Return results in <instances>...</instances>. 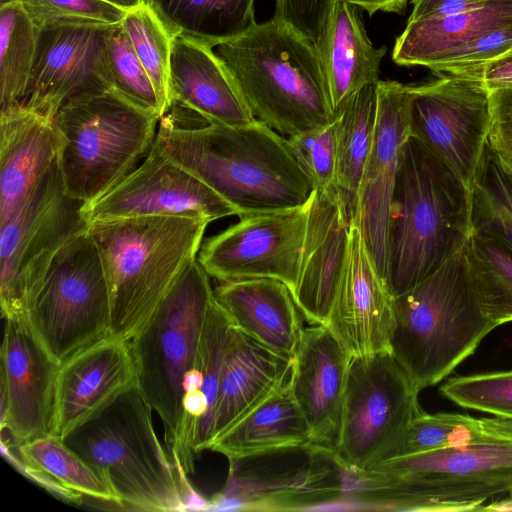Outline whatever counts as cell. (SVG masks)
Instances as JSON below:
<instances>
[{"label":"cell","mask_w":512,"mask_h":512,"mask_svg":"<svg viewBox=\"0 0 512 512\" xmlns=\"http://www.w3.org/2000/svg\"><path fill=\"white\" fill-rule=\"evenodd\" d=\"M170 104L159 120L154 144L199 178L237 211L238 217L275 212L309 202L314 185L287 138L263 122L244 126L209 123Z\"/></svg>","instance_id":"1"},{"label":"cell","mask_w":512,"mask_h":512,"mask_svg":"<svg viewBox=\"0 0 512 512\" xmlns=\"http://www.w3.org/2000/svg\"><path fill=\"white\" fill-rule=\"evenodd\" d=\"M472 234L471 191L409 135L392 194L384 282L395 297L461 251Z\"/></svg>","instance_id":"2"},{"label":"cell","mask_w":512,"mask_h":512,"mask_svg":"<svg viewBox=\"0 0 512 512\" xmlns=\"http://www.w3.org/2000/svg\"><path fill=\"white\" fill-rule=\"evenodd\" d=\"M253 116L287 136L336 117L315 43L285 21L255 22L213 47Z\"/></svg>","instance_id":"3"},{"label":"cell","mask_w":512,"mask_h":512,"mask_svg":"<svg viewBox=\"0 0 512 512\" xmlns=\"http://www.w3.org/2000/svg\"><path fill=\"white\" fill-rule=\"evenodd\" d=\"M512 497V442L455 446L346 472L342 501L357 510L481 511Z\"/></svg>","instance_id":"4"},{"label":"cell","mask_w":512,"mask_h":512,"mask_svg":"<svg viewBox=\"0 0 512 512\" xmlns=\"http://www.w3.org/2000/svg\"><path fill=\"white\" fill-rule=\"evenodd\" d=\"M210 222L197 216H150L88 225L103 264L111 336L129 342L197 258Z\"/></svg>","instance_id":"5"},{"label":"cell","mask_w":512,"mask_h":512,"mask_svg":"<svg viewBox=\"0 0 512 512\" xmlns=\"http://www.w3.org/2000/svg\"><path fill=\"white\" fill-rule=\"evenodd\" d=\"M152 410L133 385L62 440L105 474L121 507L206 510L208 500L194 492L162 448Z\"/></svg>","instance_id":"6"},{"label":"cell","mask_w":512,"mask_h":512,"mask_svg":"<svg viewBox=\"0 0 512 512\" xmlns=\"http://www.w3.org/2000/svg\"><path fill=\"white\" fill-rule=\"evenodd\" d=\"M496 327L476 296L465 246L393 297L390 353L421 391L446 378Z\"/></svg>","instance_id":"7"},{"label":"cell","mask_w":512,"mask_h":512,"mask_svg":"<svg viewBox=\"0 0 512 512\" xmlns=\"http://www.w3.org/2000/svg\"><path fill=\"white\" fill-rule=\"evenodd\" d=\"M159 120L113 89L64 104L53 124L67 194L89 203L132 172L152 148Z\"/></svg>","instance_id":"8"},{"label":"cell","mask_w":512,"mask_h":512,"mask_svg":"<svg viewBox=\"0 0 512 512\" xmlns=\"http://www.w3.org/2000/svg\"><path fill=\"white\" fill-rule=\"evenodd\" d=\"M213 297L210 276L196 258L129 341L135 385L162 420L173 463L179 449L184 382L195 363Z\"/></svg>","instance_id":"9"},{"label":"cell","mask_w":512,"mask_h":512,"mask_svg":"<svg viewBox=\"0 0 512 512\" xmlns=\"http://www.w3.org/2000/svg\"><path fill=\"white\" fill-rule=\"evenodd\" d=\"M26 317L59 364L111 336L108 284L98 247L88 229L58 253L29 304Z\"/></svg>","instance_id":"10"},{"label":"cell","mask_w":512,"mask_h":512,"mask_svg":"<svg viewBox=\"0 0 512 512\" xmlns=\"http://www.w3.org/2000/svg\"><path fill=\"white\" fill-rule=\"evenodd\" d=\"M228 460L227 481L206 510H323L345 494L336 451L314 442Z\"/></svg>","instance_id":"11"},{"label":"cell","mask_w":512,"mask_h":512,"mask_svg":"<svg viewBox=\"0 0 512 512\" xmlns=\"http://www.w3.org/2000/svg\"><path fill=\"white\" fill-rule=\"evenodd\" d=\"M83 205L67 194L57 158L22 208L0 225L3 318L26 315L58 253L88 229Z\"/></svg>","instance_id":"12"},{"label":"cell","mask_w":512,"mask_h":512,"mask_svg":"<svg viewBox=\"0 0 512 512\" xmlns=\"http://www.w3.org/2000/svg\"><path fill=\"white\" fill-rule=\"evenodd\" d=\"M419 390L390 352L351 357L336 455L346 472L374 466L421 414Z\"/></svg>","instance_id":"13"},{"label":"cell","mask_w":512,"mask_h":512,"mask_svg":"<svg viewBox=\"0 0 512 512\" xmlns=\"http://www.w3.org/2000/svg\"><path fill=\"white\" fill-rule=\"evenodd\" d=\"M409 135L470 188L490 127V91L479 76L448 73L407 86Z\"/></svg>","instance_id":"14"},{"label":"cell","mask_w":512,"mask_h":512,"mask_svg":"<svg viewBox=\"0 0 512 512\" xmlns=\"http://www.w3.org/2000/svg\"><path fill=\"white\" fill-rule=\"evenodd\" d=\"M310 202V200H309ZM309 202L303 206L241 217L201 244L197 260L220 282L276 279L296 286Z\"/></svg>","instance_id":"15"},{"label":"cell","mask_w":512,"mask_h":512,"mask_svg":"<svg viewBox=\"0 0 512 512\" xmlns=\"http://www.w3.org/2000/svg\"><path fill=\"white\" fill-rule=\"evenodd\" d=\"M115 26L38 27L35 59L21 105L53 119L64 104L112 89L107 41Z\"/></svg>","instance_id":"16"},{"label":"cell","mask_w":512,"mask_h":512,"mask_svg":"<svg viewBox=\"0 0 512 512\" xmlns=\"http://www.w3.org/2000/svg\"><path fill=\"white\" fill-rule=\"evenodd\" d=\"M82 214L88 225L150 216H197L212 222L238 215L230 203L155 144L132 172L97 199L85 203Z\"/></svg>","instance_id":"17"},{"label":"cell","mask_w":512,"mask_h":512,"mask_svg":"<svg viewBox=\"0 0 512 512\" xmlns=\"http://www.w3.org/2000/svg\"><path fill=\"white\" fill-rule=\"evenodd\" d=\"M0 355L1 431H8L14 446L53 435L60 364L26 315L4 317Z\"/></svg>","instance_id":"18"},{"label":"cell","mask_w":512,"mask_h":512,"mask_svg":"<svg viewBox=\"0 0 512 512\" xmlns=\"http://www.w3.org/2000/svg\"><path fill=\"white\" fill-rule=\"evenodd\" d=\"M408 137L407 85L380 80L375 134L361 180L356 225L383 279L392 194L400 153Z\"/></svg>","instance_id":"19"},{"label":"cell","mask_w":512,"mask_h":512,"mask_svg":"<svg viewBox=\"0 0 512 512\" xmlns=\"http://www.w3.org/2000/svg\"><path fill=\"white\" fill-rule=\"evenodd\" d=\"M327 327L351 357L390 352L393 296L356 224Z\"/></svg>","instance_id":"20"},{"label":"cell","mask_w":512,"mask_h":512,"mask_svg":"<svg viewBox=\"0 0 512 512\" xmlns=\"http://www.w3.org/2000/svg\"><path fill=\"white\" fill-rule=\"evenodd\" d=\"M512 25V0H487L458 15L408 20L396 39L392 59L400 66H423L436 73H458L478 65L484 40Z\"/></svg>","instance_id":"21"},{"label":"cell","mask_w":512,"mask_h":512,"mask_svg":"<svg viewBox=\"0 0 512 512\" xmlns=\"http://www.w3.org/2000/svg\"><path fill=\"white\" fill-rule=\"evenodd\" d=\"M352 225L336 187L325 192L314 190L292 291L300 313L310 324H328L348 256Z\"/></svg>","instance_id":"22"},{"label":"cell","mask_w":512,"mask_h":512,"mask_svg":"<svg viewBox=\"0 0 512 512\" xmlns=\"http://www.w3.org/2000/svg\"><path fill=\"white\" fill-rule=\"evenodd\" d=\"M351 356L325 325L306 328L289 380L312 442L336 450Z\"/></svg>","instance_id":"23"},{"label":"cell","mask_w":512,"mask_h":512,"mask_svg":"<svg viewBox=\"0 0 512 512\" xmlns=\"http://www.w3.org/2000/svg\"><path fill=\"white\" fill-rule=\"evenodd\" d=\"M135 382L127 341L109 336L75 353L58 371L53 435L64 438Z\"/></svg>","instance_id":"24"},{"label":"cell","mask_w":512,"mask_h":512,"mask_svg":"<svg viewBox=\"0 0 512 512\" xmlns=\"http://www.w3.org/2000/svg\"><path fill=\"white\" fill-rule=\"evenodd\" d=\"M234 325L215 297L209 307L192 369L184 382L178 456L181 477L194 471V456L209 450L222 367Z\"/></svg>","instance_id":"25"},{"label":"cell","mask_w":512,"mask_h":512,"mask_svg":"<svg viewBox=\"0 0 512 512\" xmlns=\"http://www.w3.org/2000/svg\"><path fill=\"white\" fill-rule=\"evenodd\" d=\"M59 147L53 119L23 105L0 111V225L26 203Z\"/></svg>","instance_id":"26"},{"label":"cell","mask_w":512,"mask_h":512,"mask_svg":"<svg viewBox=\"0 0 512 512\" xmlns=\"http://www.w3.org/2000/svg\"><path fill=\"white\" fill-rule=\"evenodd\" d=\"M171 101L194 111L209 123L244 126L257 120L213 48L182 35L172 38L169 103Z\"/></svg>","instance_id":"27"},{"label":"cell","mask_w":512,"mask_h":512,"mask_svg":"<svg viewBox=\"0 0 512 512\" xmlns=\"http://www.w3.org/2000/svg\"><path fill=\"white\" fill-rule=\"evenodd\" d=\"M214 297L240 332L293 359L304 331L291 290L271 278L221 282Z\"/></svg>","instance_id":"28"},{"label":"cell","mask_w":512,"mask_h":512,"mask_svg":"<svg viewBox=\"0 0 512 512\" xmlns=\"http://www.w3.org/2000/svg\"><path fill=\"white\" fill-rule=\"evenodd\" d=\"M292 367L293 359L234 327L221 372L212 442L286 385Z\"/></svg>","instance_id":"29"},{"label":"cell","mask_w":512,"mask_h":512,"mask_svg":"<svg viewBox=\"0 0 512 512\" xmlns=\"http://www.w3.org/2000/svg\"><path fill=\"white\" fill-rule=\"evenodd\" d=\"M316 47L335 113L360 89L380 81L386 47L372 44L357 6L333 0Z\"/></svg>","instance_id":"30"},{"label":"cell","mask_w":512,"mask_h":512,"mask_svg":"<svg viewBox=\"0 0 512 512\" xmlns=\"http://www.w3.org/2000/svg\"><path fill=\"white\" fill-rule=\"evenodd\" d=\"M1 448L4 457L19 464L21 471L58 497L73 502L89 497L120 506L105 474L55 435L16 445L19 458L14 457L4 439Z\"/></svg>","instance_id":"31"},{"label":"cell","mask_w":512,"mask_h":512,"mask_svg":"<svg viewBox=\"0 0 512 512\" xmlns=\"http://www.w3.org/2000/svg\"><path fill=\"white\" fill-rule=\"evenodd\" d=\"M312 442L310 428L292 395L289 381L210 445L228 459Z\"/></svg>","instance_id":"32"},{"label":"cell","mask_w":512,"mask_h":512,"mask_svg":"<svg viewBox=\"0 0 512 512\" xmlns=\"http://www.w3.org/2000/svg\"><path fill=\"white\" fill-rule=\"evenodd\" d=\"M502 442H512V420L423 411L384 449L375 465L447 447Z\"/></svg>","instance_id":"33"},{"label":"cell","mask_w":512,"mask_h":512,"mask_svg":"<svg viewBox=\"0 0 512 512\" xmlns=\"http://www.w3.org/2000/svg\"><path fill=\"white\" fill-rule=\"evenodd\" d=\"M376 118L377 84L360 89L336 112L335 187L351 224L357 220L359 190L374 140Z\"/></svg>","instance_id":"34"},{"label":"cell","mask_w":512,"mask_h":512,"mask_svg":"<svg viewBox=\"0 0 512 512\" xmlns=\"http://www.w3.org/2000/svg\"><path fill=\"white\" fill-rule=\"evenodd\" d=\"M172 36L182 35L212 48L251 27L255 0H144Z\"/></svg>","instance_id":"35"},{"label":"cell","mask_w":512,"mask_h":512,"mask_svg":"<svg viewBox=\"0 0 512 512\" xmlns=\"http://www.w3.org/2000/svg\"><path fill=\"white\" fill-rule=\"evenodd\" d=\"M37 37L38 27L24 0H0V111L22 104Z\"/></svg>","instance_id":"36"},{"label":"cell","mask_w":512,"mask_h":512,"mask_svg":"<svg viewBox=\"0 0 512 512\" xmlns=\"http://www.w3.org/2000/svg\"><path fill=\"white\" fill-rule=\"evenodd\" d=\"M472 232L512 255V174L486 143L471 186Z\"/></svg>","instance_id":"37"},{"label":"cell","mask_w":512,"mask_h":512,"mask_svg":"<svg viewBox=\"0 0 512 512\" xmlns=\"http://www.w3.org/2000/svg\"><path fill=\"white\" fill-rule=\"evenodd\" d=\"M466 255L472 284L485 315L498 327L512 322V255L472 232Z\"/></svg>","instance_id":"38"},{"label":"cell","mask_w":512,"mask_h":512,"mask_svg":"<svg viewBox=\"0 0 512 512\" xmlns=\"http://www.w3.org/2000/svg\"><path fill=\"white\" fill-rule=\"evenodd\" d=\"M120 25L147 71L165 113L169 104L172 34L144 0L127 11Z\"/></svg>","instance_id":"39"},{"label":"cell","mask_w":512,"mask_h":512,"mask_svg":"<svg viewBox=\"0 0 512 512\" xmlns=\"http://www.w3.org/2000/svg\"><path fill=\"white\" fill-rule=\"evenodd\" d=\"M107 63L112 89L141 110L160 119L164 114L154 85L121 25L107 41Z\"/></svg>","instance_id":"40"},{"label":"cell","mask_w":512,"mask_h":512,"mask_svg":"<svg viewBox=\"0 0 512 512\" xmlns=\"http://www.w3.org/2000/svg\"><path fill=\"white\" fill-rule=\"evenodd\" d=\"M439 391L460 407L512 420V370L451 377Z\"/></svg>","instance_id":"41"},{"label":"cell","mask_w":512,"mask_h":512,"mask_svg":"<svg viewBox=\"0 0 512 512\" xmlns=\"http://www.w3.org/2000/svg\"><path fill=\"white\" fill-rule=\"evenodd\" d=\"M37 27L48 25H119L128 10L107 0H24Z\"/></svg>","instance_id":"42"},{"label":"cell","mask_w":512,"mask_h":512,"mask_svg":"<svg viewBox=\"0 0 512 512\" xmlns=\"http://www.w3.org/2000/svg\"><path fill=\"white\" fill-rule=\"evenodd\" d=\"M287 140L314 189L325 192L334 188L337 155L335 120L325 127L288 136Z\"/></svg>","instance_id":"43"},{"label":"cell","mask_w":512,"mask_h":512,"mask_svg":"<svg viewBox=\"0 0 512 512\" xmlns=\"http://www.w3.org/2000/svg\"><path fill=\"white\" fill-rule=\"evenodd\" d=\"M490 91V127L487 143L512 174V87Z\"/></svg>","instance_id":"44"},{"label":"cell","mask_w":512,"mask_h":512,"mask_svg":"<svg viewBox=\"0 0 512 512\" xmlns=\"http://www.w3.org/2000/svg\"><path fill=\"white\" fill-rule=\"evenodd\" d=\"M333 0H275V12L293 22L303 24L322 23Z\"/></svg>","instance_id":"45"},{"label":"cell","mask_w":512,"mask_h":512,"mask_svg":"<svg viewBox=\"0 0 512 512\" xmlns=\"http://www.w3.org/2000/svg\"><path fill=\"white\" fill-rule=\"evenodd\" d=\"M487 0H411L412 12L408 20L445 18L465 13Z\"/></svg>","instance_id":"46"},{"label":"cell","mask_w":512,"mask_h":512,"mask_svg":"<svg viewBox=\"0 0 512 512\" xmlns=\"http://www.w3.org/2000/svg\"><path fill=\"white\" fill-rule=\"evenodd\" d=\"M458 73L479 76L489 90L512 87V50L494 60Z\"/></svg>","instance_id":"47"},{"label":"cell","mask_w":512,"mask_h":512,"mask_svg":"<svg viewBox=\"0 0 512 512\" xmlns=\"http://www.w3.org/2000/svg\"><path fill=\"white\" fill-rule=\"evenodd\" d=\"M358 8L363 9L369 15L381 11L387 13H403L408 0H344Z\"/></svg>","instance_id":"48"},{"label":"cell","mask_w":512,"mask_h":512,"mask_svg":"<svg viewBox=\"0 0 512 512\" xmlns=\"http://www.w3.org/2000/svg\"><path fill=\"white\" fill-rule=\"evenodd\" d=\"M481 511H512V497L492 501L485 505Z\"/></svg>","instance_id":"49"},{"label":"cell","mask_w":512,"mask_h":512,"mask_svg":"<svg viewBox=\"0 0 512 512\" xmlns=\"http://www.w3.org/2000/svg\"><path fill=\"white\" fill-rule=\"evenodd\" d=\"M125 10H131L142 3L143 0H107Z\"/></svg>","instance_id":"50"}]
</instances>
